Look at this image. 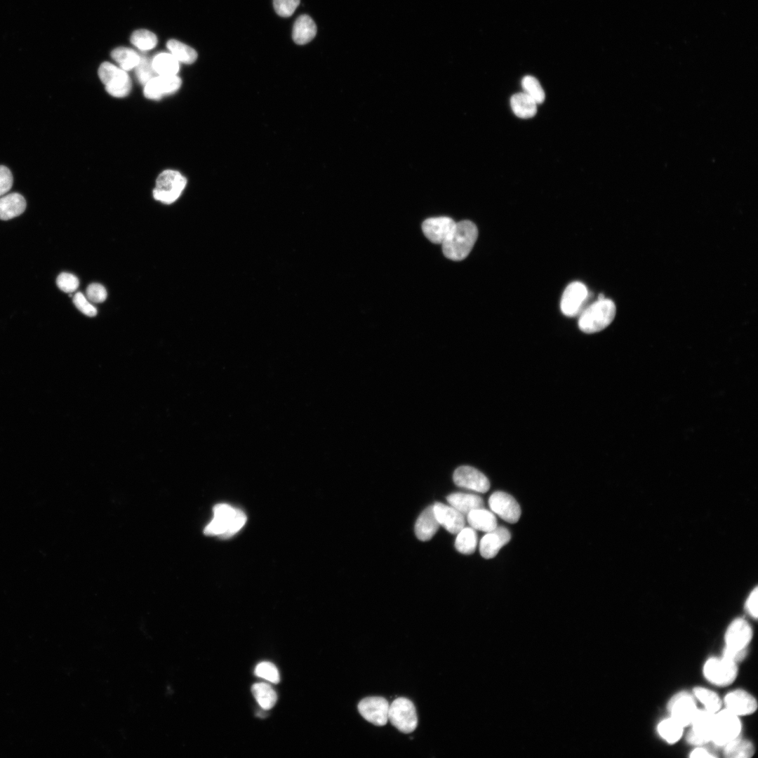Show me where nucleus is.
<instances>
[{"mask_svg":"<svg viewBox=\"0 0 758 758\" xmlns=\"http://www.w3.org/2000/svg\"><path fill=\"white\" fill-rule=\"evenodd\" d=\"M478 237V230L470 220L456 222L452 232L443 242L442 251L448 259L460 261L472 251Z\"/></svg>","mask_w":758,"mask_h":758,"instance_id":"f257e3e1","label":"nucleus"},{"mask_svg":"<svg viewBox=\"0 0 758 758\" xmlns=\"http://www.w3.org/2000/svg\"><path fill=\"white\" fill-rule=\"evenodd\" d=\"M246 516L240 509L225 503L213 507L212 520L204 528L207 536H218L227 538L237 533L245 524Z\"/></svg>","mask_w":758,"mask_h":758,"instance_id":"f03ea898","label":"nucleus"},{"mask_svg":"<svg viewBox=\"0 0 758 758\" xmlns=\"http://www.w3.org/2000/svg\"><path fill=\"white\" fill-rule=\"evenodd\" d=\"M616 312L614 302L604 298L597 300L585 309L578 320L579 328L586 333H594L606 328L613 320Z\"/></svg>","mask_w":758,"mask_h":758,"instance_id":"7ed1b4c3","label":"nucleus"},{"mask_svg":"<svg viewBox=\"0 0 758 758\" xmlns=\"http://www.w3.org/2000/svg\"><path fill=\"white\" fill-rule=\"evenodd\" d=\"M187 184V180L180 172L174 170H165L157 178L153 190L154 198L164 204H170L175 201Z\"/></svg>","mask_w":758,"mask_h":758,"instance_id":"20e7f679","label":"nucleus"},{"mask_svg":"<svg viewBox=\"0 0 758 758\" xmlns=\"http://www.w3.org/2000/svg\"><path fill=\"white\" fill-rule=\"evenodd\" d=\"M98 73L110 95L124 98L129 94L131 81L126 71L109 62H104L99 67Z\"/></svg>","mask_w":758,"mask_h":758,"instance_id":"39448f33","label":"nucleus"},{"mask_svg":"<svg viewBox=\"0 0 758 758\" xmlns=\"http://www.w3.org/2000/svg\"><path fill=\"white\" fill-rule=\"evenodd\" d=\"M742 724L739 717L726 708L715 713L711 742L718 747L738 738L741 732Z\"/></svg>","mask_w":758,"mask_h":758,"instance_id":"423d86ee","label":"nucleus"},{"mask_svg":"<svg viewBox=\"0 0 758 758\" xmlns=\"http://www.w3.org/2000/svg\"><path fill=\"white\" fill-rule=\"evenodd\" d=\"M388 720L402 733L413 732L418 725V717L413 703L406 698H396L390 705Z\"/></svg>","mask_w":758,"mask_h":758,"instance_id":"0eeeda50","label":"nucleus"},{"mask_svg":"<svg viewBox=\"0 0 758 758\" xmlns=\"http://www.w3.org/2000/svg\"><path fill=\"white\" fill-rule=\"evenodd\" d=\"M703 673L711 684L718 686L731 684L736 679L738 670L737 663L724 658H710L703 665Z\"/></svg>","mask_w":758,"mask_h":758,"instance_id":"6e6552de","label":"nucleus"},{"mask_svg":"<svg viewBox=\"0 0 758 758\" xmlns=\"http://www.w3.org/2000/svg\"><path fill=\"white\" fill-rule=\"evenodd\" d=\"M715 713L706 710L696 711L691 722V729L686 734V741L694 746H701L711 741Z\"/></svg>","mask_w":758,"mask_h":758,"instance_id":"1a4fd4ad","label":"nucleus"},{"mask_svg":"<svg viewBox=\"0 0 758 758\" xmlns=\"http://www.w3.org/2000/svg\"><path fill=\"white\" fill-rule=\"evenodd\" d=\"M667 708L670 717L683 727L691 724L698 710L693 695L686 691H680L674 694L669 700Z\"/></svg>","mask_w":758,"mask_h":758,"instance_id":"9d476101","label":"nucleus"},{"mask_svg":"<svg viewBox=\"0 0 758 758\" xmlns=\"http://www.w3.org/2000/svg\"><path fill=\"white\" fill-rule=\"evenodd\" d=\"M491 511L508 523H516L521 516V508L517 500L510 494L496 491L488 498Z\"/></svg>","mask_w":758,"mask_h":758,"instance_id":"9b49d317","label":"nucleus"},{"mask_svg":"<svg viewBox=\"0 0 758 758\" xmlns=\"http://www.w3.org/2000/svg\"><path fill=\"white\" fill-rule=\"evenodd\" d=\"M389 703L379 696L367 697L358 704L360 714L375 726H384L388 721Z\"/></svg>","mask_w":758,"mask_h":758,"instance_id":"f8f14e48","label":"nucleus"},{"mask_svg":"<svg viewBox=\"0 0 758 758\" xmlns=\"http://www.w3.org/2000/svg\"><path fill=\"white\" fill-rule=\"evenodd\" d=\"M453 479L458 486L479 493H486L490 488L488 478L482 472L470 466L458 467L453 473Z\"/></svg>","mask_w":758,"mask_h":758,"instance_id":"ddd939ff","label":"nucleus"},{"mask_svg":"<svg viewBox=\"0 0 758 758\" xmlns=\"http://www.w3.org/2000/svg\"><path fill=\"white\" fill-rule=\"evenodd\" d=\"M181 84V79L177 75H158L145 85L144 95L150 100H159L176 92Z\"/></svg>","mask_w":758,"mask_h":758,"instance_id":"4468645a","label":"nucleus"},{"mask_svg":"<svg viewBox=\"0 0 758 758\" xmlns=\"http://www.w3.org/2000/svg\"><path fill=\"white\" fill-rule=\"evenodd\" d=\"M752 635V629L747 621L741 618H736L725 632V646L734 649H747Z\"/></svg>","mask_w":758,"mask_h":758,"instance_id":"2eb2a0df","label":"nucleus"},{"mask_svg":"<svg viewBox=\"0 0 758 758\" xmlns=\"http://www.w3.org/2000/svg\"><path fill=\"white\" fill-rule=\"evenodd\" d=\"M725 708L739 717L753 714L757 709L755 698L743 689L729 692L724 698Z\"/></svg>","mask_w":758,"mask_h":758,"instance_id":"dca6fc26","label":"nucleus"},{"mask_svg":"<svg viewBox=\"0 0 758 758\" xmlns=\"http://www.w3.org/2000/svg\"><path fill=\"white\" fill-rule=\"evenodd\" d=\"M587 296L586 286L580 281H574L565 288L561 300V310L568 317L576 316Z\"/></svg>","mask_w":758,"mask_h":758,"instance_id":"f3484780","label":"nucleus"},{"mask_svg":"<svg viewBox=\"0 0 758 758\" xmlns=\"http://www.w3.org/2000/svg\"><path fill=\"white\" fill-rule=\"evenodd\" d=\"M456 223L448 217L430 218L423 222L422 230L431 242L442 244L452 232Z\"/></svg>","mask_w":758,"mask_h":758,"instance_id":"a211bd4d","label":"nucleus"},{"mask_svg":"<svg viewBox=\"0 0 758 758\" xmlns=\"http://www.w3.org/2000/svg\"><path fill=\"white\" fill-rule=\"evenodd\" d=\"M433 510L440 526L452 534H457L465 525V516L451 505L435 503Z\"/></svg>","mask_w":758,"mask_h":758,"instance_id":"6ab92c4d","label":"nucleus"},{"mask_svg":"<svg viewBox=\"0 0 758 758\" xmlns=\"http://www.w3.org/2000/svg\"><path fill=\"white\" fill-rule=\"evenodd\" d=\"M511 535L504 526H497L487 532L481 539L479 552L482 557L491 559L496 556L502 547L510 540Z\"/></svg>","mask_w":758,"mask_h":758,"instance_id":"aec40b11","label":"nucleus"},{"mask_svg":"<svg viewBox=\"0 0 758 758\" xmlns=\"http://www.w3.org/2000/svg\"><path fill=\"white\" fill-rule=\"evenodd\" d=\"M439 526L433 505H430L421 512L415 521V536L421 541H427L434 536Z\"/></svg>","mask_w":758,"mask_h":758,"instance_id":"412c9836","label":"nucleus"},{"mask_svg":"<svg viewBox=\"0 0 758 758\" xmlns=\"http://www.w3.org/2000/svg\"><path fill=\"white\" fill-rule=\"evenodd\" d=\"M26 208V201L19 193L13 192L0 197V219L8 220L19 216Z\"/></svg>","mask_w":758,"mask_h":758,"instance_id":"4be33fe9","label":"nucleus"},{"mask_svg":"<svg viewBox=\"0 0 758 758\" xmlns=\"http://www.w3.org/2000/svg\"><path fill=\"white\" fill-rule=\"evenodd\" d=\"M446 500L450 505L465 516L475 509L484 507V505L482 498L475 494L453 493L448 495Z\"/></svg>","mask_w":758,"mask_h":758,"instance_id":"5701e85b","label":"nucleus"},{"mask_svg":"<svg viewBox=\"0 0 758 758\" xmlns=\"http://www.w3.org/2000/svg\"><path fill=\"white\" fill-rule=\"evenodd\" d=\"M317 34V26L307 15H300L295 21L292 36L295 44L304 45L311 41Z\"/></svg>","mask_w":758,"mask_h":758,"instance_id":"b1692460","label":"nucleus"},{"mask_svg":"<svg viewBox=\"0 0 758 758\" xmlns=\"http://www.w3.org/2000/svg\"><path fill=\"white\" fill-rule=\"evenodd\" d=\"M466 517L468 524L474 530L487 533L498 526L494 513L484 507L471 511Z\"/></svg>","mask_w":758,"mask_h":758,"instance_id":"393cba45","label":"nucleus"},{"mask_svg":"<svg viewBox=\"0 0 758 758\" xmlns=\"http://www.w3.org/2000/svg\"><path fill=\"white\" fill-rule=\"evenodd\" d=\"M510 105L514 114L519 118L533 117L537 112L538 104L524 92L514 94Z\"/></svg>","mask_w":758,"mask_h":758,"instance_id":"a878e982","label":"nucleus"},{"mask_svg":"<svg viewBox=\"0 0 758 758\" xmlns=\"http://www.w3.org/2000/svg\"><path fill=\"white\" fill-rule=\"evenodd\" d=\"M723 754L727 758H750L755 752L753 743L739 736L723 747Z\"/></svg>","mask_w":758,"mask_h":758,"instance_id":"bb28decb","label":"nucleus"},{"mask_svg":"<svg viewBox=\"0 0 758 758\" xmlns=\"http://www.w3.org/2000/svg\"><path fill=\"white\" fill-rule=\"evenodd\" d=\"M152 65L158 75H176L180 69L178 60L171 53H160L152 59Z\"/></svg>","mask_w":758,"mask_h":758,"instance_id":"cd10ccee","label":"nucleus"},{"mask_svg":"<svg viewBox=\"0 0 758 758\" xmlns=\"http://www.w3.org/2000/svg\"><path fill=\"white\" fill-rule=\"evenodd\" d=\"M251 692L260 705L265 710L272 708L276 704L277 696L274 689L264 682L255 683L252 686Z\"/></svg>","mask_w":758,"mask_h":758,"instance_id":"c85d7f7f","label":"nucleus"},{"mask_svg":"<svg viewBox=\"0 0 758 758\" xmlns=\"http://www.w3.org/2000/svg\"><path fill=\"white\" fill-rule=\"evenodd\" d=\"M111 57L119 64L120 68L126 72L135 69L140 60V55L126 47L114 48L111 53Z\"/></svg>","mask_w":758,"mask_h":758,"instance_id":"c756f323","label":"nucleus"},{"mask_svg":"<svg viewBox=\"0 0 758 758\" xmlns=\"http://www.w3.org/2000/svg\"><path fill=\"white\" fill-rule=\"evenodd\" d=\"M684 727L671 717L660 721L657 726L658 735L667 743L674 744L681 738Z\"/></svg>","mask_w":758,"mask_h":758,"instance_id":"7c9ffc66","label":"nucleus"},{"mask_svg":"<svg viewBox=\"0 0 758 758\" xmlns=\"http://www.w3.org/2000/svg\"><path fill=\"white\" fill-rule=\"evenodd\" d=\"M477 541L475 530L472 527H464L457 533L455 547L463 554H471L477 548Z\"/></svg>","mask_w":758,"mask_h":758,"instance_id":"2f4dec72","label":"nucleus"},{"mask_svg":"<svg viewBox=\"0 0 758 758\" xmlns=\"http://www.w3.org/2000/svg\"><path fill=\"white\" fill-rule=\"evenodd\" d=\"M693 695L704 705L705 710L712 713H716L721 710L722 701L714 691L707 688L696 686L693 689Z\"/></svg>","mask_w":758,"mask_h":758,"instance_id":"473e14b6","label":"nucleus"},{"mask_svg":"<svg viewBox=\"0 0 758 758\" xmlns=\"http://www.w3.org/2000/svg\"><path fill=\"white\" fill-rule=\"evenodd\" d=\"M166 46L178 62L189 65L194 62L197 58V53L194 48L176 39L169 40Z\"/></svg>","mask_w":758,"mask_h":758,"instance_id":"72a5a7b5","label":"nucleus"},{"mask_svg":"<svg viewBox=\"0 0 758 758\" xmlns=\"http://www.w3.org/2000/svg\"><path fill=\"white\" fill-rule=\"evenodd\" d=\"M131 42L140 51H149L154 48L157 44V37L152 32L147 29H138L133 32L131 36Z\"/></svg>","mask_w":758,"mask_h":758,"instance_id":"f704fd0d","label":"nucleus"},{"mask_svg":"<svg viewBox=\"0 0 758 758\" xmlns=\"http://www.w3.org/2000/svg\"><path fill=\"white\" fill-rule=\"evenodd\" d=\"M524 93L531 97L537 104L543 102L545 98V91L540 82L533 76H525L521 80Z\"/></svg>","mask_w":758,"mask_h":758,"instance_id":"c9c22d12","label":"nucleus"},{"mask_svg":"<svg viewBox=\"0 0 758 758\" xmlns=\"http://www.w3.org/2000/svg\"><path fill=\"white\" fill-rule=\"evenodd\" d=\"M135 76L138 81L145 85L154 77V71L152 65V60L145 55H140V60L135 67Z\"/></svg>","mask_w":758,"mask_h":758,"instance_id":"e433bc0d","label":"nucleus"},{"mask_svg":"<svg viewBox=\"0 0 758 758\" xmlns=\"http://www.w3.org/2000/svg\"><path fill=\"white\" fill-rule=\"evenodd\" d=\"M254 672L257 677L273 684H277L280 681L279 673L277 667L270 662L258 663L255 668Z\"/></svg>","mask_w":758,"mask_h":758,"instance_id":"4c0bfd02","label":"nucleus"},{"mask_svg":"<svg viewBox=\"0 0 758 758\" xmlns=\"http://www.w3.org/2000/svg\"><path fill=\"white\" fill-rule=\"evenodd\" d=\"M58 287L65 293H73L79 287V279L72 274L67 272L60 273L56 279Z\"/></svg>","mask_w":758,"mask_h":758,"instance_id":"58836bf2","label":"nucleus"},{"mask_svg":"<svg viewBox=\"0 0 758 758\" xmlns=\"http://www.w3.org/2000/svg\"><path fill=\"white\" fill-rule=\"evenodd\" d=\"M300 0H273L276 13L281 17H290L298 6Z\"/></svg>","mask_w":758,"mask_h":758,"instance_id":"ea45409f","label":"nucleus"},{"mask_svg":"<svg viewBox=\"0 0 758 758\" xmlns=\"http://www.w3.org/2000/svg\"><path fill=\"white\" fill-rule=\"evenodd\" d=\"M73 303L81 313L88 317H94L97 314L96 308L81 292H77L74 294L73 296Z\"/></svg>","mask_w":758,"mask_h":758,"instance_id":"a19ab883","label":"nucleus"},{"mask_svg":"<svg viewBox=\"0 0 758 758\" xmlns=\"http://www.w3.org/2000/svg\"><path fill=\"white\" fill-rule=\"evenodd\" d=\"M86 295L90 302L100 303L106 300L107 294L105 288L102 285L93 283L87 287Z\"/></svg>","mask_w":758,"mask_h":758,"instance_id":"79ce46f5","label":"nucleus"},{"mask_svg":"<svg viewBox=\"0 0 758 758\" xmlns=\"http://www.w3.org/2000/svg\"><path fill=\"white\" fill-rule=\"evenodd\" d=\"M13 185V175L5 166H0V197L5 195Z\"/></svg>","mask_w":758,"mask_h":758,"instance_id":"37998d69","label":"nucleus"},{"mask_svg":"<svg viewBox=\"0 0 758 758\" xmlns=\"http://www.w3.org/2000/svg\"><path fill=\"white\" fill-rule=\"evenodd\" d=\"M747 653V649H734L725 646L722 651V658L735 663L743 661Z\"/></svg>","mask_w":758,"mask_h":758,"instance_id":"c03bdc74","label":"nucleus"},{"mask_svg":"<svg viewBox=\"0 0 758 758\" xmlns=\"http://www.w3.org/2000/svg\"><path fill=\"white\" fill-rule=\"evenodd\" d=\"M757 587H756L750 593L745 602V608L748 614L753 618H757Z\"/></svg>","mask_w":758,"mask_h":758,"instance_id":"a18cd8bd","label":"nucleus"},{"mask_svg":"<svg viewBox=\"0 0 758 758\" xmlns=\"http://www.w3.org/2000/svg\"><path fill=\"white\" fill-rule=\"evenodd\" d=\"M698 747H696V748H694V749H693V750H692V751H691V752H690V754H689V757H692V758H697V757H706V758H707V757H712H712H717L716 755H714V754L711 753V752H710V751H708L707 750H706V749H705V748H703V747H700V746H698Z\"/></svg>","mask_w":758,"mask_h":758,"instance_id":"49530a36","label":"nucleus"}]
</instances>
